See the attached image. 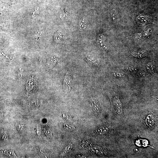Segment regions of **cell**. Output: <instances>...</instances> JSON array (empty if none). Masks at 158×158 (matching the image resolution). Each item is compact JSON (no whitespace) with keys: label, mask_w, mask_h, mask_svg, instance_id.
Instances as JSON below:
<instances>
[{"label":"cell","mask_w":158,"mask_h":158,"mask_svg":"<svg viewBox=\"0 0 158 158\" xmlns=\"http://www.w3.org/2000/svg\"><path fill=\"white\" fill-rule=\"evenodd\" d=\"M63 86L64 91L67 92H69L73 88V80L72 75L69 71H66L64 77Z\"/></svg>","instance_id":"cell-1"},{"label":"cell","mask_w":158,"mask_h":158,"mask_svg":"<svg viewBox=\"0 0 158 158\" xmlns=\"http://www.w3.org/2000/svg\"><path fill=\"white\" fill-rule=\"evenodd\" d=\"M112 104L114 110L119 114H123L122 105L119 97L116 96L112 100Z\"/></svg>","instance_id":"cell-2"},{"label":"cell","mask_w":158,"mask_h":158,"mask_svg":"<svg viewBox=\"0 0 158 158\" xmlns=\"http://www.w3.org/2000/svg\"><path fill=\"white\" fill-rule=\"evenodd\" d=\"M146 51L144 49L133 50L131 51V54L133 57L141 59L146 56Z\"/></svg>","instance_id":"cell-3"},{"label":"cell","mask_w":158,"mask_h":158,"mask_svg":"<svg viewBox=\"0 0 158 158\" xmlns=\"http://www.w3.org/2000/svg\"><path fill=\"white\" fill-rule=\"evenodd\" d=\"M91 102L93 110L95 112H99L100 110L99 104L98 101L95 97H92L90 99Z\"/></svg>","instance_id":"cell-4"},{"label":"cell","mask_w":158,"mask_h":158,"mask_svg":"<svg viewBox=\"0 0 158 158\" xmlns=\"http://www.w3.org/2000/svg\"><path fill=\"white\" fill-rule=\"evenodd\" d=\"M86 57L89 62L92 65L95 66H98L99 64V62L98 60L93 56L90 55H87Z\"/></svg>","instance_id":"cell-5"},{"label":"cell","mask_w":158,"mask_h":158,"mask_svg":"<svg viewBox=\"0 0 158 158\" xmlns=\"http://www.w3.org/2000/svg\"><path fill=\"white\" fill-rule=\"evenodd\" d=\"M156 67L155 63L153 61L149 62L146 65L147 70L150 73H153L154 72Z\"/></svg>","instance_id":"cell-6"},{"label":"cell","mask_w":158,"mask_h":158,"mask_svg":"<svg viewBox=\"0 0 158 158\" xmlns=\"http://www.w3.org/2000/svg\"><path fill=\"white\" fill-rule=\"evenodd\" d=\"M58 59L55 57H52L47 64V67L48 69H51L56 64Z\"/></svg>","instance_id":"cell-7"},{"label":"cell","mask_w":158,"mask_h":158,"mask_svg":"<svg viewBox=\"0 0 158 158\" xmlns=\"http://www.w3.org/2000/svg\"><path fill=\"white\" fill-rule=\"evenodd\" d=\"M101 38L100 37V38L98 39L97 41L98 44L101 49L105 51H107V48L104 42V37H101Z\"/></svg>","instance_id":"cell-8"},{"label":"cell","mask_w":158,"mask_h":158,"mask_svg":"<svg viewBox=\"0 0 158 158\" xmlns=\"http://www.w3.org/2000/svg\"><path fill=\"white\" fill-rule=\"evenodd\" d=\"M126 70L131 73H138L139 71L138 69L136 67L132 66H128L125 68Z\"/></svg>","instance_id":"cell-9"},{"label":"cell","mask_w":158,"mask_h":158,"mask_svg":"<svg viewBox=\"0 0 158 158\" xmlns=\"http://www.w3.org/2000/svg\"><path fill=\"white\" fill-rule=\"evenodd\" d=\"M112 74L116 78H123L125 76L124 73L120 70L115 71L113 72Z\"/></svg>","instance_id":"cell-10"},{"label":"cell","mask_w":158,"mask_h":158,"mask_svg":"<svg viewBox=\"0 0 158 158\" xmlns=\"http://www.w3.org/2000/svg\"><path fill=\"white\" fill-rule=\"evenodd\" d=\"M153 117L152 115H150L147 118L146 122L147 124L149 126H152L154 123Z\"/></svg>","instance_id":"cell-11"}]
</instances>
